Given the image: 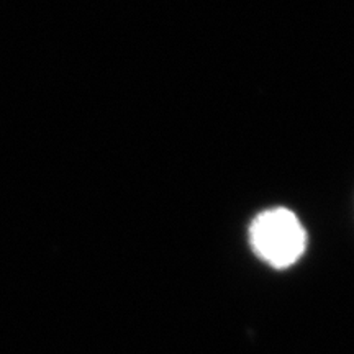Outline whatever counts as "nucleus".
Wrapping results in <instances>:
<instances>
[{
    "label": "nucleus",
    "mask_w": 354,
    "mask_h": 354,
    "mask_svg": "<svg viewBox=\"0 0 354 354\" xmlns=\"http://www.w3.org/2000/svg\"><path fill=\"white\" fill-rule=\"evenodd\" d=\"M254 253L276 269L295 264L307 246V233L297 215L287 209H271L259 214L250 228Z\"/></svg>",
    "instance_id": "f257e3e1"
}]
</instances>
